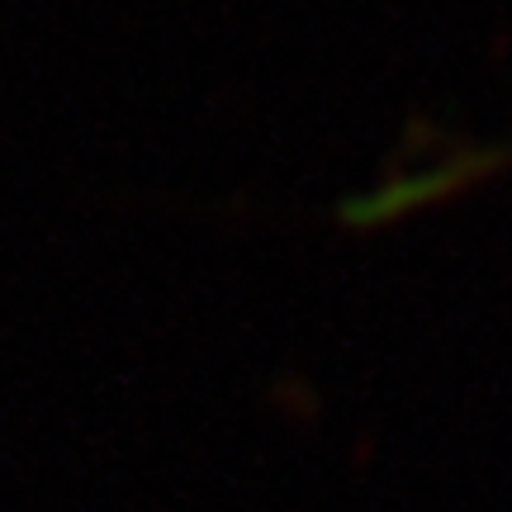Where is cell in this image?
Segmentation results:
<instances>
[{
  "label": "cell",
  "instance_id": "6da1fadb",
  "mask_svg": "<svg viewBox=\"0 0 512 512\" xmlns=\"http://www.w3.org/2000/svg\"><path fill=\"white\" fill-rule=\"evenodd\" d=\"M503 171H512V138L479 143V147H451L446 157H432V162H422V166L384 176L375 190H366L361 200H351L342 209V219L347 223L399 219V214H413V209H427V204H437V200H451V195L489 181V176H503Z\"/></svg>",
  "mask_w": 512,
  "mask_h": 512
}]
</instances>
